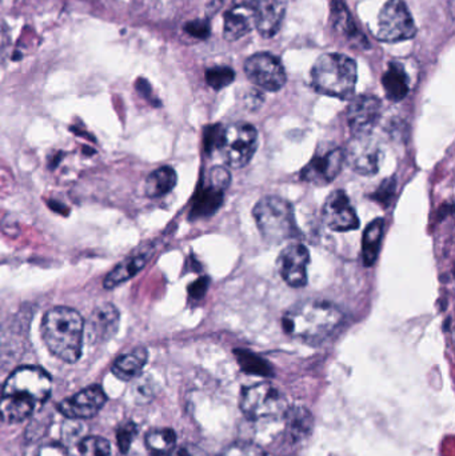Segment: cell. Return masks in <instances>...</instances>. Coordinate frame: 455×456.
I'll list each match as a JSON object with an SVG mask.
<instances>
[{
  "mask_svg": "<svg viewBox=\"0 0 455 456\" xmlns=\"http://www.w3.org/2000/svg\"><path fill=\"white\" fill-rule=\"evenodd\" d=\"M264 98L262 96V94L259 91H250V93L246 94L245 96V104L248 110H256L261 107V104L264 103Z\"/></svg>",
  "mask_w": 455,
  "mask_h": 456,
  "instance_id": "cell-38",
  "label": "cell"
},
{
  "mask_svg": "<svg viewBox=\"0 0 455 456\" xmlns=\"http://www.w3.org/2000/svg\"><path fill=\"white\" fill-rule=\"evenodd\" d=\"M258 147V133L248 123H232L224 128L221 151L224 163L232 168H242L250 163Z\"/></svg>",
  "mask_w": 455,
  "mask_h": 456,
  "instance_id": "cell-7",
  "label": "cell"
},
{
  "mask_svg": "<svg viewBox=\"0 0 455 456\" xmlns=\"http://www.w3.org/2000/svg\"><path fill=\"white\" fill-rule=\"evenodd\" d=\"M42 337L56 358L66 363H75L82 355L85 322L72 308H53L43 318Z\"/></svg>",
  "mask_w": 455,
  "mask_h": 456,
  "instance_id": "cell-3",
  "label": "cell"
},
{
  "mask_svg": "<svg viewBox=\"0 0 455 456\" xmlns=\"http://www.w3.org/2000/svg\"><path fill=\"white\" fill-rule=\"evenodd\" d=\"M224 128L221 125L207 126L205 130V149L207 154H213L221 149Z\"/></svg>",
  "mask_w": 455,
  "mask_h": 456,
  "instance_id": "cell-34",
  "label": "cell"
},
{
  "mask_svg": "<svg viewBox=\"0 0 455 456\" xmlns=\"http://www.w3.org/2000/svg\"><path fill=\"white\" fill-rule=\"evenodd\" d=\"M253 216L262 238L269 243L280 244L298 235L293 206L282 198H262Z\"/></svg>",
  "mask_w": 455,
  "mask_h": 456,
  "instance_id": "cell-5",
  "label": "cell"
},
{
  "mask_svg": "<svg viewBox=\"0 0 455 456\" xmlns=\"http://www.w3.org/2000/svg\"><path fill=\"white\" fill-rule=\"evenodd\" d=\"M0 398H2V388H0Z\"/></svg>",
  "mask_w": 455,
  "mask_h": 456,
  "instance_id": "cell-42",
  "label": "cell"
},
{
  "mask_svg": "<svg viewBox=\"0 0 455 456\" xmlns=\"http://www.w3.org/2000/svg\"><path fill=\"white\" fill-rule=\"evenodd\" d=\"M208 284H210V281H208L207 276H203V278L198 279L194 283L190 284V297H191L192 299H202V297H205L206 292H207Z\"/></svg>",
  "mask_w": 455,
  "mask_h": 456,
  "instance_id": "cell-36",
  "label": "cell"
},
{
  "mask_svg": "<svg viewBox=\"0 0 455 456\" xmlns=\"http://www.w3.org/2000/svg\"><path fill=\"white\" fill-rule=\"evenodd\" d=\"M259 0H234L224 13V37L235 42L256 27Z\"/></svg>",
  "mask_w": 455,
  "mask_h": 456,
  "instance_id": "cell-16",
  "label": "cell"
},
{
  "mask_svg": "<svg viewBox=\"0 0 455 456\" xmlns=\"http://www.w3.org/2000/svg\"><path fill=\"white\" fill-rule=\"evenodd\" d=\"M385 222L382 218L374 219L363 232L362 256L366 267H371L376 263L384 236Z\"/></svg>",
  "mask_w": 455,
  "mask_h": 456,
  "instance_id": "cell-26",
  "label": "cell"
},
{
  "mask_svg": "<svg viewBox=\"0 0 455 456\" xmlns=\"http://www.w3.org/2000/svg\"><path fill=\"white\" fill-rule=\"evenodd\" d=\"M408 72L400 61H390L386 72L382 77V86L387 99L392 102H401L406 98L410 88Z\"/></svg>",
  "mask_w": 455,
  "mask_h": 456,
  "instance_id": "cell-22",
  "label": "cell"
},
{
  "mask_svg": "<svg viewBox=\"0 0 455 456\" xmlns=\"http://www.w3.org/2000/svg\"><path fill=\"white\" fill-rule=\"evenodd\" d=\"M224 191L226 190L215 186L208 179H205L195 194L190 218H208V216H214L223 203Z\"/></svg>",
  "mask_w": 455,
  "mask_h": 456,
  "instance_id": "cell-19",
  "label": "cell"
},
{
  "mask_svg": "<svg viewBox=\"0 0 455 456\" xmlns=\"http://www.w3.org/2000/svg\"><path fill=\"white\" fill-rule=\"evenodd\" d=\"M147 359H149V354H147L146 348H135V350L131 351V353L119 356V358L114 362L111 369L112 374L119 378L120 380L130 382V380L135 379V378L139 377L141 372L143 371Z\"/></svg>",
  "mask_w": 455,
  "mask_h": 456,
  "instance_id": "cell-24",
  "label": "cell"
},
{
  "mask_svg": "<svg viewBox=\"0 0 455 456\" xmlns=\"http://www.w3.org/2000/svg\"><path fill=\"white\" fill-rule=\"evenodd\" d=\"M223 0H211L210 4L207 5V16H213L214 13L221 10Z\"/></svg>",
  "mask_w": 455,
  "mask_h": 456,
  "instance_id": "cell-41",
  "label": "cell"
},
{
  "mask_svg": "<svg viewBox=\"0 0 455 456\" xmlns=\"http://www.w3.org/2000/svg\"><path fill=\"white\" fill-rule=\"evenodd\" d=\"M417 27L403 0H389L378 16L377 37L382 42L395 43L416 37Z\"/></svg>",
  "mask_w": 455,
  "mask_h": 456,
  "instance_id": "cell-8",
  "label": "cell"
},
{
  "mask_svg": "<svg viewBox=\"0 0 455 456\" xmlns=\"http://www.w3.org/2000/svg\"><path fill=\"white\" fill-rule=\"evenodd\" d=\"M151 249L142 248L141 251L134 252L131 256L119 263L104 279V289H115L119 284L127 281L128 279L134 278L149 262L150 256H151Z\"/></svg>",
  "mask_w": 455,
  "mask_h": 456,
  "instance_id": "cell-20",
  "label": "cell"
},
{
  "mask_svg": "<svg viewBox=\"0 0 455 456\" xmlns=\"http://www.w3.org/2000/svg\"><path fill=\"white\" fill-rule=\"evenodd\" d=\"M184 32L194 39L206 40L210 37V23L208 20L195 19L184 24Z\"/></svg>",
  "mask_w": 455,
  "mask_h": 456,
  "instance_id": "cell-35",
  "label": "cell"
},
{
  "mask_svg": "<svg viewBox=\"0 0 455 456\" xmlns=\"http://www.w3.org/2000/svg\"><path fill=\"white\" fill-rule=\"evenodd\" d=\"M120 314L111 303H104L91 313L85 332L91 343L111 339L119 329Z\"/></svg>",
  "mask_w": 455,
  "mask_h": 456,
  "instance_id": "cell-17",
  "label": "cell"
},
{
  "mask_svg": "<svg viewBox=\"0 0 455 456\" xmlns=\"http://www.w3.org/2000/svg\"><path fill=\"white\" fill-rule=\"evenodd\" d=\"M345 165V151L330 149L314 155L309 165L301 171V179L317 186L331 183L341 174Z\"/></svg>",
  "mask_w": 455,
  "mask_h": 456,
  "instance_id": "cell-12",
  "label": "cell"
},
{
  "mask_svg": "<svg viewBox=\"0 0 455 456\" xmlns=\"http://www.w3.org/2000/svg\"><path fill=\"white\" fill-rule=\"evenodd\" d=\"M382 159L381 144L371 135L353 136L345 151V163L363 176L376 175L381 168Z\"/></svg>",
  "mask_w": 455,
  "mask_h": 456,
  "instance_id": "cell-9",
  "label": "cell"
},
{
  "mask_svg": "<svg viewBox=\"0 0 455 456\" xmlns=\"http://www.w3.org/2000/svg\"><path fill=\"white\" fill-rule=\"evenodd\" d=\"M288 407L285 396L270 383L248 386L243 388L240 396V410L248 420L254 422L283 417Z\"/></svg>",
  "mask_w": 455,
  "mask_h": 456,
  "instance_id": "cell-6",
  "label": "cell"
},
{
  "mask_svg": "<svg viewBox=\"0 0 455 456\" xmlns=\"http://www.w3.org/2000/svg\"><path fill=\"white\" fill-rule=\"evenodd\" d=\"M331 23H333L336 31L341 34L342 37L353 40L360 47L361 45L368 47L365 37L361 34L360 29L355 26L354 19H353L345 0H333V3H331Z\"/></svg>",
  "mask_w": 455,
  "mask_h": 456,
  "instance_id": "cell-21",
  "label": "cell"
},
{
  "mask_svg": "<svg viewBox=\"0 0 455 456\" xmlns=\"http://www.w3.org/2000/svg\"><path fill=\"white\" fill-rule=\"evenodd\" d=\"M357 63L342 53H325L312 69L313 86L322 95L347 101L357 85Z\"/></svg>",
  "mask_w": 455,
  "mask_h": 456,
  "instance_id": "cell-4",
  "label": "cell"
},
{
  "mask_svg": "<svg viewBox=\"0 0 455 456\" xmlns=\"http://www.w3.org/2000/svg\"><path fill=\"white\" fill-rule=\"evenodd\" d=\"M136 434H138V428H136L135 423L133 422L125 423V425L118 428V446H119V450L123 454H127L134 439H135Z\"/></svg>",
  "mask_w": 455,
  "mask_h": 456,
  "instance_id": "cell-32",
  "label": "cell"
},
{
  "mask_svg": "<svg viewBox=\"0 0 455 456\" xmlns=\"http://www.w3.org/2000/svg\"><path fill=\"white\" fill-rule=\"evenodd\" d=\"M395 189H397V181L395 178H387L379 184L378 189L374 194H371V200L376 202L381 203L385 208L390 205L393 198H394Z\"/></svg>",
  "mask_w": 455,
  "mask_h": 456,
  "instance_id": "cell-33",
  "label": "cell"
},
{
  "mask_svg": "<svg viewBox=\"0 0 455 456\" xmlns=\"http://www.w3.org/2000/svg\"><path fill=\"white\" fill-rule=\"evenodd\" d=\"M322 218L326 226L338 232L355 231L360 227V219L344 190H336L329 195L323 206Z\"/></svg>",
  "mask_w": 455,
  "mask_h": 456,
  "instance_id": "cell-13",
  "label": "cell"
},
{
  "mask_svg": "<svg viewBox=\"0 0 455 456\" xmlns=\"http://www.w3.org/2000/svg\"><path fill=\"white\" fill-rule=\"evenodd\" d=\"M245 71L248 79L262 90L277 93L286 85V71L277 56L259 53L246 61Z\"/></svg>",
  "mask_w": 455,
  "mask_h": 456,
  "instance_id": "cell-10",
  "label": "cell"
},
{
  "mask_svg": "<svg viewBox=\"0 0 455 456\" xmlns=\"http://www.w3.org/2000/svg\"><path fill=\"white\" fill-rule=\"evenodd\" d=\"M221 456H267V454L258 444L238 442V444H230Z\"/></svg>",
  "mask_w": 455,
  "mask_h": 456,
  "instance_id": "cell-31",
  "label": "cell"
},
{
  "mask_svg": "<svg viewBox=\"0 0 455 456\" xmlns=\"http://www.w3.org/2000/svg\"><path fill=\"white\" fill-rule=\"evenodd\" d=\"M35 456H69L66 447L58 444H45Z\"/></svg>",
  "mask_w": 455,
  "mask_h": 456,
  "instance_id": "cell-37",
  "label": "cell"
},
{
  "mask_svg": "<svg viewBox=\"0 0 455 456\" xmlns=\"http://www.w3.org/2000/svg\"><path fill=\"white\" fill-rule=\"evenodd\" d=\"M286 0H259L256 28L264 37H272L280 31L286 15Z\"/></svg>",
  "mask_w": 455,
  "mask_h": 456,
  "instance_id": "cell-18",
  "label": "cell"
},
{
  "mask_svg": "<svg viewBox=\"0 0 455 456\" xmlns=\"http://www.w3.org/2000/svg\"><path fill=\"white\" fill-rule=\"evenodd\" d=\"M53 390L50 375L37 366L16 369L5 380L0 398V418L5 423L28 419L48 401Z\"/></svg>",
  "mask_w": 455,
  "mask_h": 456,
  "instance_id": "cell-1",
  "label": "cell"
},
{
  "mask_svg": "<svg viewBox=\"0 0 455 456\" xmlns=\"http://www.w3.org/2000/svg\"><path fill=\"white\" fill-rule=\"evenodd\" d=\"M79 450L85 456H110L111 454L109 442L103 438H96V436L83 439L82 444H79Z\"/></svg>",
  "mask_w": 455,
  "mask_h": 456,
  "instance_id": "cell-30",
  "label": "cell"
},
{
  "mask_svg": "<svg viewBox=\"0 0 455 456\" xmlns=\"http://www.w3.org/2000/svg\"><path fill=\"white\" fill-rule=\"evenodd\" d=\"M171 456H207L205 452L195 446H184L176 450Z\"/></svg>",
  "mask_w": 455,
  "mask_h": 456,
  "instance_id": "cell-39",
  "label": "cell"
},
{
  "mask_svg": "<svg viewBox=\"0 0 455 456\" xmlns=\"http://www.w3.org/2000/svg\"><path fill=\"white\" fill-rule=\"evenodd\" d=\"M381 110V101L374 95H360L352 101L347 109V125L353 136L371 135L378 125Z\"/></svg>",
  "mask_w": 455,
  "mask_h": 456,
  "instance_id": "cell-14",
  "label": "cell"
},
{
  "mask_svg": "<svg viewBox=\"0 0 455 456\" xmlns=\"http://www.w3.org/2000/svg\"><path fill=\"white\" fill-rule=\"evenodd\" d=\"M235 355H237L240 369L248 372V374L264 375V377L272 375L270 364L264 359L259 358L256 354L246 350H237L235 351Z\"/></svg>",
  "mask_w": 455,
  "mask_h": 456,
  "instance_id": "cell-28",
  "label": "cell"
},
{
  "mask_svg": "<svg viewBox=\"0 0 455 456\" xmlns=\"http://www.w3.org/2000/svg\"><path fill=\"white\" fill-rule=\"evenodd\" d=\"M286 433L291 442H301L312 434L314 418L309 410L302 406L288 407L285 415Z\"/></svg>",
  "mask_w": 455,
  "mask_h": 456,
  "instance_id": "cell-23",
  "label": "cell"
},
{
  "mask_svg": "<svg viewBox=\"0 0 455 456\" xmlns=\"http://www.w3.org/2000/svg\"><path fill=\"white\" fill-rule=\"evenodd\" d=\"M344 318V313L331 302L304 300L283 314L282 329L296 339L317 345L333 335Z\"/></svg>",
  "mask_w": 455,
  "mask_h": 456,
  "instance_id": "cell-2",
  "label": "cell"
},
{
  "mask_svg": "<svg viewBox=\"0 0 455 456\" xmlns=\"http://www.w3.org/2000/svg\"><path fill=\"white\" fill-rule=\"evenodd\" d=\"M309 263L310 252L306 246L301 243H291L285 247L278 256V273L288 286L301 289L307 284Z\"/></svg>",
  "mask_w": 455,
  "mask_h": 456,
  "instance_id": "cell-11",
  "label": "cell"
},
{
  "mask_svg": "<svg viewBox=\"0 0 455 456\" xmlns=\"http://www.w3.org/2000/svg\"><path fill=\"white\" fill-rule=\"evenodd\" d=\"M176 173L171 167H160L150 174L144 183V192L150 198H160L173 191L176 184Z\"/></svg>",
  "mask_w": 455,
  "mask_h": 456,
  "instance_id": "cell-25",
  "label": "cell"
},
{
  "mask_svg": "<svg viewBox=\"0 0 455 456\" xmlns=\"http://www.w3.org/2000/svg\"><path fill=\"white\" fill-rule=\"evenodd\" d=\"M106 402L107 396L103 388L101 386H90L71 398L61 401L58 410L69 419H87L95 417L103 409Z\"/></svg>",
  "mask_w": 455,
  "mask_h": 456,
  "instance_id": "cell-15",
  "label": "cell"
},
{
  "mask_svg": "<svg viewBox=\"0 0 455 456\" xmlns=\"http://www.w3.org/2000/svg\"><path fill=\"white\" fill-rule=\"evenodd\" d=\"M234 79V69H230V67H213V69H208L206 71V82H207L211 88L216 91L232 85Z\"/></svg>",
  "mask_w": 455,
  "mask_h": 456,
  "instance_id": "cell-29",
  "label": "cell"
},
{
  "mask_svg": "<svg viewBox=\"0 0 455 456\" xmlns=\"http://www.w3.org/2000/svg\"><path fill=\"white\" fill-rule=\"evenodd\" d=\"M136 90L139 91V94H142V95L144 96V98L149 99L150 102H151L152 99V88L151 86H150V83L147 82L146 79H143V77H139L138 80H136Z\"/></svg>",
  "mask_w": 455,
  "mask_h": 456,
  "instance_id": "cell-40",
  "label": "cell"
},
{
  "mask_svg": "<svg viewBox=\"0 0 455 456\" xmlns=\"http://www.w3.org/2000/svg\"><path fill=\"white\" fill-rule=\"evenodd\" d=\"M144 444L151 456H171L175 452L176 436L171 428H158L147 434Z\"/></svg>",
  "mask_w": 455,
  "mask_h": 456,
  "instance_id": "cell-27",
  "label": "cell"
}]
</instances>
